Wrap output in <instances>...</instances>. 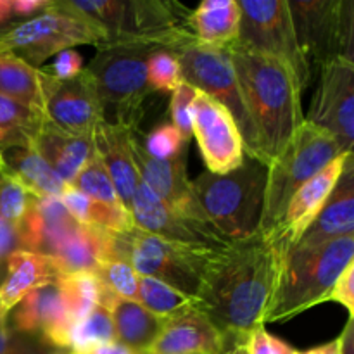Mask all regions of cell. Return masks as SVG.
Wrapping results in <instances>:
<instances>
[{
    "instance_id": "1",
    "label": "cell",
    "mask_w": 354,
    "mask_h": 354,
    "mask_svg": "<svg viewBox=\"0 0 354 354\" xmlns=\"http://www.w3.org/2000/svg\"><path fill=\"white\" fill-rule=\"evenodd\" d=\"M289 251L275 235L263 234L227 245L207 263L196 306L235 344H242L249 332L265 325Z\"/></svg>"
},
{
    "instance_id": "2",
    "label": "cell",
    "mask_w": 354,
    "mask_h": 354,
    "mask_svg": "<svg viewBox=\"0 0 354 354\" xmlns=\"http://www.w3.org/2000/svg\"><path fill=\"white\" fill-rule=\"evenodd\" d=\"M228 52L245 106L272 165L304 123L303 90L292 71L277 59L249 50L237 41L228 47Z\"/></svg>"
},
{
    "instance_id": "3",
    "label": "cell",
    "mask_w": 354,
    "mask_h": 354,
    "mask_svg": "<svg viewBox=\"0 0 354 354\" xmlns=\"http://www.w3.org/2000/svg\"><path fill=\"white\" fill-rule=\"evenodd\" d=\"M61 7L97 24L107 44H147L173 52L196 38L190 14L175 0H55Z\"/></svg>"
},
{
    "instance_id": "4",
    "label": "cell",
    "mask_w": 354,
    "mask_h": 354,
    "mask_svg": "<svg viewBox=\"0 0 354 354\" xmlns=\"http://www.w3.org/2000/svg\"><path fill=\"white\" fill-rule=\"evenodd\" d=\"M268 166L245 156L227 175L204 171L192 182L207 223L228 244L259 234Z\"/></svg>"
},
{
    "instance_id": "5",
    "label": "cell",
    "mask_w": 354,
    "mask_h": 354,
    "mask_svg": "<svg viewBox=\"0 0 354 354\" xmlns=\"http://www.w3.org/2000/svg\"><path fill=\"white\" fill-rule=\"evenodd\" d=\"M354 258V235L310 249L292 248L286 256L265 324L283 322L324 304L335 280Z\"/></svg>"
},
{
    "instance_id": "6",
    "label": "cell",
    "mask_w": 354,
    "mask_h": 354,
    "mask_svg": "<svg viewBox=\"0 0 354 354\" xmlns=\"http://www.w3.org/2000/svg\"><path fill=\"white\" fill-rule=\"evenodd\" d=\"M158 50L147 44H107L97 48L88 68L102 107L104 121L127 130H138L145 102L152 95L147 83V57Z\"/></svg>"
},
{
    "instance_id": "7",
    "label": "cell",
    "mask_w": 354,
    "mask_h": 354,
    "mask_svg": "<svg viewBox=\"0 0 354 354\" xmlns=\"http://www.w3.org/2000/svg\"><path fill=\"white\" fill-rule=\"evenodd\" d=\"M173 54L180 62L183 82L220 102L234 118L241 131L244 154L270 166L261 135L245 106L228 47H213L192 38L173 50Z\"/></svg>"
},
{
    "instance_id": "8",
    "label": "cell",
    "mask_w": 354,
    "mask_h": 354,
    "mask_svg": "<svg viewBox=\"0 0 354 354\" xmlns=\"http://www.w3.org/2000/svg\"><path fill=\"white\" fill-rule=\"evenodd\" d=\"M339 154H342V151L334 137L304 120L292 140L268 166L259 234H273L296 190Z\"/></svg>"
},
{
    "instance_id": "9",
    "label": "cell",
    "mask_w": 354,
    "mask_h": 354,
    "mask_svg": "<svg viewBox=\"0 0 354 354\" xmlns=\"http://www.w3.org/2000/svg\"><path fill=\"white\" fill-rule=\"evenodd\" d=\"M223 249L173 244L133 227L128 234L107 232L104 258H127L140 277L161 280L196 299L207 263Z\"/></svg>"
},
{
    "instance_id": "10",
    "label": "cell",
    "mask_w": 354,
    "mask_h": 354,
    "mask_svg": "<svg viewBox=\"0 0 354 354\" xmlns=\"http://www.w3.org/2000/svg\"><path fill=\"white\" fill-rule=\"evenodd\" d=\"M76 45L100 48L106 45V35L97 24L64 9L55 0L31 19L19 21L0 33V54L14 55L37 69L48 57Z\"/></svg>"
},
{
    "instance_id": "11",
    "label": "cell",
    "mask_w": 354,
    "mask_h": 354,
    "mask_svg": "<svg viewBox=\"0 0 354 354\" xmlns=\"http://www.w3.org/2000/svg\"><path fill=\"white\" fill-rule=\"evenodd\" d=\"M297 44L313 75L334 59L353 61V0H287Z\"/></svg>"
},
{
    "instance_id": "12",
    "label": "cell",
    "mask_w": 354,
    "mask_h": 354,
    "mask_svg": "<svg viewBox=\"0 0 354 354\" xmlns=\"http://www.w3.org/2000/svg\"><path fill=\"white\" fill-rule=\"evenodd\" d=\"M241 9L237 44L277 59L292 71L301 90L313 80V71L297 44L287 0H237Z\"/></svg>"
},
{
    "instance_id": "13",
    "label": "cell",
    "mask_w": 354,
    "mask_h": 354,
    "mask_svg": "<svg viewBox=\"0 0 354 354\" xmlns=\"http://www.w3.org/2000/svg\"><path fill=\"white\" fill-rule=\"evenodd\" d=\"M317 88L304 120L334 137L342 152L354 142V61L334 59L317 69Z\"/></svg>"
},
{
    "instance_id": "14",
    "label": "cell",
    "mask_w": 354,
    "mask_h": 354,
    "mask_svg": "<svg viewBox=\"0 0 354 354\" xmlns=\"http://www.w3.org/2000/svg\"><path fill=\"white\" fill-rule=\"evenodd\" d=\"M131 156L140 182L169 211L187 220L211 227L197 203L192 182L187 176L185 154L171 159L151 158L142 145L140 131L135 130L131 133Z\"/></svg>"
},
{
    "instance_id": "15",
    "label": "cell",
    "mask_w": 354,
    "mask_h": 354,
    "mask_svg": "<svg viewBox=\"0 0 354 354\" xmlns=\"http://www.w3.org/2000/svg\"><path fill=\"white\" fill-rule=\"evenodd\" d=\"M192 137L209 173L227 175L244 162V144L234 118L220 102L199 90L194 102Z\"/></svg>"
},
{
    "instance_id": "16",
    "label": "cell",
    "mask_w": 354,
    "mask_h": 354,
    "mask_svg": "<svg viewBox=\"0 0 354 354\" xmlns=\"http://www.w3.org/2000/svg\"><path fill=\"white\" fill-rule=\"evenodd\" d=\"M44 118L69 133L93 137L104 121L95 83L85 68L69 80L48 75L45 85Z\"/></svg>"
},
{
    "instance_id": "17",
    "label": "cell",
    "mask_w": 354,
    "mask_h": 354,
    "mask_svg": "<svg viewBox=\"0 0 354 354\" xmlns=\"http://www.w3.org/2000/svg\"><path fill=\"white\" fill-rule=\"evenodd\" d=\"M7 325L38 339L48 349H71L76 320L66 308L57 283H48L28 294L10 311Z\"/></svg>"
},
{
    "instance_id": "18",
    "label": "cell",
    "mask_w": 354,
    "mask_h": 354,
    "mask_svg": "<svg viewBox=\"0 0 354 354\" xmlns=\"http://www.w3.org/2000/svg\"><path fill=\"white\" fill-rule=\"evenodd\" d=\"M130 213L135 228L173 244L211 249L230 245L207 225L187 220L169 211L142 182H138L133 194Z\"/></svg>"
},
{
    "instance_id": "19",
    "label": "cell",
    "mask_w": 354,
    "mask_h": 354,
    "mask_svg": "<svg viewBox=\"0 0 354 354\" xmlns=\"http://www.w3.org/2000/svg\"><path fill=\"white\" fill-rule=\"evenodd\" d=\"M235 346L192 304L162 320L158 339L144 354H227Z\"/></svg>"
},
{
    "instance_id": "20",
    "label": "cell",
    "mask_w": 354,
    "mask_h": 354,
    "mask_svg": "<svg viewBox=\"0 0 354 354\" xmlns=\"http://www.w3.org/2000/svg\"><path fill=\"white\" fill-rule=\"evenodd\" d=\"M351 154L353 152H342L334 161L328 162L322 171H318L313 178L303 183L296 190V194L290 197L277 230L270 235H275L287 248L292 249L296 242L303 237L304 232L311 227L315 218L318 216L322 207L328 201L332 190L341 180L346 162Z\"/></svg>"
},
{
    "instance_id": "21",
    "label": "cell",
    "mask_w": 354,
    "mask_h": 354,
    "mask_svg": "<svg viewBox=\"0 0 354 354\" xmlns=\"http://www.w3.org/2000/svg\"><path fill=\"white\" fill-rule=\"evenodd\" d=\"M78 225L59 197H33L16 227L19 249L52 258Z\"/></svg>"
},
{
    "instance_id": "22",
    "label": "cell",
    "mask_w": 354,
    "mask_h": 354,
    "mask_svg": "<svg viewBox=\"0 0 354 354\" xmlns=\"http://www.w3.org/2000/svg\"><path fill=\"white\" fill-rule=\"evenodd\" d=\"M354 235V161L349 156L341 180L311 227L296 242V249H310L325 242Z\"/></svg>"
},
{
    "instance_id": "23",
    "label": "cell",
    "mask_w": 354,
    "mask_h": 354,
    "mask_svg": "<svg viewBox=\"0 0 354 354\" xmlns=\"http://www.w3.org/2000/svg\"><path fill=\"white\" fill-rule=\"evenodd\" d=\"M33 147L66 185H73L83 166L95 154L93 137L69 133L45 118L33 138Z\"/></svg>"
},
{
    "instance_id": "24",
    "label": "cell",
    "mask_w": 354,
    "mask_h": 354,
    "mask_svg": "<svg viewBox=\"0 0 354 354\" xmlns=\"http://www.w3.org/2000/svg\"><path fill=\"white\" fill-rule=\"evenodd\" d=\"M131 130L102 121L93 135L97 156L113 182L118 197L128 211L131 209L133 194L140 182L131 156Z\"/></svg>"
},
{
    "instance_id": "25",
    "label": "cell",
    "mask_w": 354,
    "mask_h": 354,
    "mask_svg": "<svg viewBox=\"0 0 354 354\" xmlns=\"http://www.w3.org/2000/svg\"><path fill=\"white\" fill-rule=\"evenodd\" d=\"M6 279L0 283V306L10 313L24 297L40 287L55 283L61 277L50 256L38 252H10L6 259Z\"/></svg>"
},
{
    "instance_id": "26",
    "label": "cell",
    "mask_w": 354,
    "mask_h": 354,
    "mask_svg": "<svg viewBox=\"0 0 354 354\" xmlns=\"http://www.w3.org/2000/svg\"><path fill=\"white\" fill-rule=\"evenodd\" d=\"M99 304L111 311L116 341L135 354H144L154 344L165 318L145 310L137 301L121 299L102 286Z\"/></svg>"
},
{
    "instance_id": "27",
    "label": "cell",
    "mask_w": 354,
    "mask_h": 354,
    "mask_svg": "<svg viewBox=\"0 0 354 354\" xmlns=\"http://www.w3.org/2000/svg\"><path fill=\"white\" fill-rule=\"evenodd\" d=\"M0 171L12 176L33 197H61L66 183L33 145L14 147L0 154Z\"/></svg>"
},
{
    "instance_id": "28",
    "label": "cell",
    "mask_w": 354,
    "mask_h": 354,
    "mask_svg": "<svg viewBox=\"0 0 354 354\" xmlns=\"http://www.w3.org/2000/svg\"><path fill=\"white\" fill-rule=\"evenodd\" d=\"M241 9L237 0H204L190 14L196 40L213 47H230L239 38Z\"/></svg>"
},
{
    "instance_id": "29",
    "label": "cell",
    "mask_w": 354,
    "mask_h": 354,
    "mask_svg": "<svg viewBox=\"0 0 354 354\" xmlns=\"http://www.w3.org/2000/svg\"><path fill=\"white\" fill-rule=\"evenodd\" d=\"M106 234L100 228L78 225L52 256L59 273H95L106 254Z\"/></svg>"
},
{
    "instance_id": "30",
    "label": "cell",
    "mask_w": 354,
    "mask_h": 354,
    "mask_svg": "<svg viewBox=\"0 0 354 354\" xmlns=\"http://www.w3.org/2000/svg\"><path fill=\"white\" fill-rule=\"evenodd\" d=\"M48 73L31 68L21 59L0 54V97L44 113L45 85Z\"/></svg>"
},
{
    "instance_id": "31",
    "label": "cell",
    "mask_w": 354,
    "mask_h": 354,
    "mask_svg": "<svg viewBox=\"0 0 354 354\" xmlns=\"http://www.w3.org/2000/svg\"><path fill=\"white\" fill-rule=\"evenodd\" d=\"M44 114L0 97V154L14 147L33 145Z\"/></svg>"
},
{
    "instance_id": "32",
    "label": "cell",
    "mask_w": 354,
    "mask_h": 354,
    "mask_svg": "<svg viewBox=\"0 0 354 354\" xmlns=\"http://www.w3.org/2000/svg\"><path fill=\"white\" fill-rule=\"evenodd\" d=\"M55 283L61 290L66 308L76 320V324L82 322L88 313H92L99 304L102 283L99 282L95 273L82 272L61 275Z\"/></svg>"
},
{
    "instance_id": "33",
    "label": "cell",
    "mask_w": 354,
    "mask_h": 354,
    "mask_svg": "<svg viewBox=\"0 0 354 354\" xmlns=\"http://www.w3.org/2000/svg\"><path fill=\"white\" fill-rule=\"evenodd\" d=\"M137 303L158 317L168 318L196 304V299L161 280L138 275Z\"/></svg>"
},
{
    "instance_id": "34",
    "label": "cell",
    "mask_w": 354,
    "mask_h": 354,
    "mask_svg": "<svg viewBox=\"0 0 354 354\" xmlns=\"http://www.w3.org/2000/svg\"><path fill=\"white\" fill-rule=\"evenodd\" d=\"M73 187L78 189L82 194H85L88 199L95 201V203L109 207H116V209H127L120 197H118L116 189H114L113 182H111L109 175H107L106 168H104L97 152L83 166V169L78 173L75 182H73Z\"/></svg>"
},
{
    "instance_id": "35",
    "label": "cell",
    "mask_w": 354,
    "mask_h": 354,
    "mask_svg": "<svg viewBox=\"0 0 354 354\" xmlns=\"http://www.w3.org/2000/svg\"><path fill=\"white\" fill-rule=\"evenodd\" d=\"M111 341H116L111 311L97 304L92 313L76 324L71 335V353H88Z\"/></svg>"
},
{
    "instance_id": "36",
    "label": "cell",
    "mask_w": 354,
    "mask_h": 354,
    "mask_svg": "<svg viewBox=\"0 0 354 354\" xmlns=\"http://www.w3.org/2000/svg\"><path fill=\"white\" fill-rule=\"evenodd\" d=\"M95 277L106 289L121 299L137 301L138 273L127 258L121 256H106L99 263Z\"/></svg>"
},
{
    "instance_id": "37",
    "label": "cell",
    "mask_w": 354,
    "mask_h": 354,
    "mask_svg": "<svg viewBox=\"0 0 354 354\" xmlns=\"http://www.w3.org/2000/svg\"><path fill=\"white\" fill-rule=\"evenodd\" d=\"M147 83L152 92H171L183 82L182 68L173 52L158 48L147 57Z\"/></svg>"
},
{
    "instance_id": "38",
    "label": "cell",
    "mask_w": 354,
    "mask_h": 354,
    "mask_svg": "<svg viewBox=\"0 0 354 354\" xmlns=\"http://www.w3.org/2000/svg\"><path fill=\"white\" fill-rule=\"evenodd\" d=\"M31 199L33 196L17 180L0 171V218L3 221L17 227Z\"/></svg>"
},
{
    "instance_id": "39",
    "label": "cell",
    "mask_w": 354,
    "mask_h": 354,
    "mask_svg": "<svg viewBox=\"0 0 354 354\" xmlns=\"http://www.w3.org/2000/svg\"><path fill=\"white\" fill-rule=\"evenodd\" d=\"M197 90L187 82H182L171 93L169 100V123L178 130L182 140L189 144L192 140V123H194V102H196Z\"/></svg>"
},
{
    "instance_id": "40",
    "label": "cell",
    "mask_w": 354,
    "mask_h": 354,
    "mask_svg": "<svg viewBox=\"0 0 354 354\" xmlns=\"http://www.w3.org/2000/svg\"><path fill=\"white\" fill-rule=\"evenodd\" d=\"M145 152L154 159H171L183 154L182 135L171 123H161L142 138Z\"/></svg>"
},
{
    "instance_id": "41",
    "label": "cell",
    "mask_w": 354,
    "mask_h": 354,
    "mask_svg": "<svg viewBox=\"0 0 354 354\" xmlns=\"http://www.w3.org/2000/svg\"><path fill=\"white\" fill-rule=\"evenodd\" d=\"M245 354H297L299 351L283 342L282 339L275 337V335L268 334L265 325L254 328L245 335L244 342H242Z\"/></svg>"
},
{
    "instance_id": "42",
    "label": "cell",
    "mask_w": 354,
    "mask_h": 354,
    "mask_svg": "<svg viewBox=\"0 0 354 354\" xmlns=\"http://www.w3.org/2000/svg\"><path fill=\"white\" fill-rule=\"evenodd\" d=\"M47 346L38 339L14 330L9 325L0 328V354H44Z\"/></svg>"
},
{
    "instance_id": "43",
    "label": "cell",
    "mask_w": 354,
    "mask_h": 354,
    "mask_svg": "<svg viewBox=\"0 0 354 354\" xmlns=\"http://www.w3.org/2000/svg\"><path fill=\"white\" fill-rule=\"evenodd\" d=\"M354 261L349 263L341 273L337 280H335L334 287H332L330 294L327 296L325 303L328 301H335V303L342 304L348 310L349 318L354 320Z\"/></svg>"
},
{
    "instance_id": "44",
    "label": "cell",
    "mask_w": 354,
    "mask_h": 354,
    "mask_svg": "<svg viewBox=\"0 0 354 354\" xmlns=\"http://www.w3.org/2000/svg\"><path fill=\"white\" fill-rule=\"evenodd\" d=\"M45 69H47L48 75H52L57 80L75 78V76L80 75L83 69L82 55H80L76 50H73V48H69V50H64V52H59V54L55 55L54 62L50 64V68H45Z\"/></svg>"
},
{
    "instance_id": "45",
    "label": "cell",
    "mask_w": 354,
    "mask_h": 354,
    "mask_svg": "<svg viewBox=\"0 0 354 354\" xmlns=\"http://www.w3.org/2000/svg\"><path fill=\"white\" fill-rule=\"evenodd\" d=\"M19 249V239H17L16 227L9 225L0 218V272L6 266V259L10 252Z\"/></svg>"
},
{
    "instance_id": "46",
    "label": "cell",
    "mask_w": 354,
    "mask_h": 354,
    "mask_svg": "<svg viewBox=\"0 0 354 354\" xmlns=\"http://www.w3.org/2000/svg\"><path fill=\"white\" fill-rule=\"evenodd\" d=\"M50 6V0H10V10L14 19L26 21L33 17V14H40Z\"/></svg>"
},
{
    "instance_id": "47",
    "label": "cell",
    "mask_w": 354,
    "mask_h": 354,
    "mask_svg": "<svg viewBox=\"0 0 354 354\" xmlns=\"http://www.w3.org/2000/svg\"><path fill=\"white\" fill-rule=\"evenodd\" d=\"M354 320L349 318L348 324H346L344 332L341 334V337H337L339 342V354H354V328H353Z\"/></svg>"
},
{
    "instance_id": "48",
    "label": "cell",
    "mask_w": 354,
    "mask_h": 354,
    "mask_svg": "<svg viewBox=\"0 0 354 354\" xmlns=\"http://www.w3.org/2000/svg\"><path fill=\"white\" fill-rule=\"evenodd\" d=\"M86 354H135L131 349H128L127 346H123L121 342L118 341H111L106 342V344H100L97 348H93L92 351H88Z\"/></svg>"
},
{
    "instance_id": "49",
    "label": "cell",
    "mask_w": 354,
    "mask_h": 354,
    "mask_svg": "<svg viewBox=\"0 0 354 354\" xmlns=\"http://www.w3.org/2000/svg\"><path fill=\"white\" fill-rule=\"evenodd\" d=\"M16 23L19 21L14 19L12 10H10V0H0V33Z\"/></svg>"
},
{
    "instance_id": "50",
    "label": "cell",
    "mask_w": 354,
    "mask_h": 354,
    "mask_svg": "<svg viewBox=\"0 0 354 354\" xmlns=\"http://www.w3.org/2000/svg\"><path fill=\"white\" fill-rule=\"evenodd\" d=\"M297 354H339V342L337 339H335V341L327 342V344L318 346V348L308 349V351L297 353Z\"/></svg>"
},
{
    "instance_id": "51",
    "label": "cell",
    "mask_w": 354,
    "mask_h": 354,
    "mask_svg": "<svg viewBox=\"0 0 354 354\" xmlns=\"http://www.w3.org/2000/svg\"><path fill=\"white\" fill-rule=\"evenodd\" d=\"M7 320H9V313L0 306V328H3L7 325Z\"/></svg>"
},
{
    "instance_id": "52",
    "label": "cell",
    "mask_w": 354,
    "mask_h": 354,
    "mask_svg": "<svg viewBox=\"0 0 354 354\" xmlns=\"http://www.w3.org/2000/svg\"><path fill=\"white\" fill-rule=\"evenodd\" d=\"M227 354H245V351H244V348H242V344H239V346H235L234 349H230Z\"/></svg>"
},
{
    "instance_id": "53",
    "label": "cell",
    "mask_w": 354,
    "mask_h": 354,
    "mask_svg": "<svg viewBox=\"0 0 354 354\" xmlns=\"http://www.w3.org/2000/svg\"><path fill=\"white\" fill-rule=\"evenodd\" d=\"M71 354H86V353H71Z\"/></svg>"
}]
</instances>
